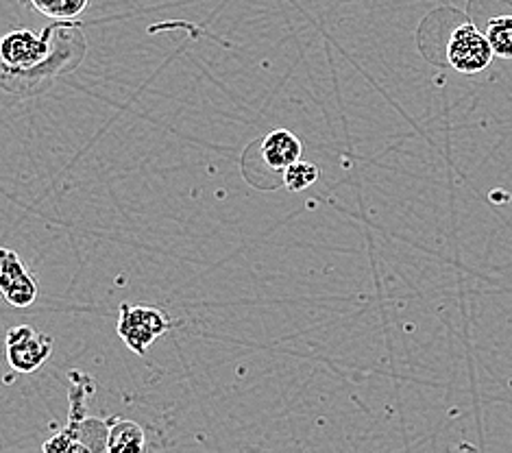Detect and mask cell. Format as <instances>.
<instances>
[{"label":"cell","instance_id":"obj_10","mask_svg":"<svg viewBox=\"0 0 512 453\" xmlns=\"http://www.w3.org/2000/svg\"><path fill=\"white\" fill-rule=\"evenodd\" d=\"M486 38L499 59H512V16H495L486 22Z\"/></svg>","mask_w":512,"mask_h":453},{"label":"cell","instance_id":"obj_7","mask_svg":"<svg viewBox=\"0 0 512 453\" xmlns=\"http://www.w3.org/2000/svg\"><path fill=\"white\" fill-rule=\"evenodd\" d=\"M301 140L286 129H277L262 140V159L264 164L277 170V173H284V170L301 159Z\"/></svg>","mask_w":512,"mask_h":453},{"label":"cell","instance_id":"obj_4","mask_svg":"<svg viewBox=\"0 0 512 453\" xmlns=\"http://www.w3.org/2000/svg\"><path fill=\"white\" fill-rule=\"evenodd\" d=\"M445 55L449 66L462 75H478L491 66L495 57L486 33L475 27L473 22H462L460 27L451 31Z\"/></svg>","mask_w":512,"mask_h":453},{"label":"cell","instance_id":"obj_2","mask_svg":"<svg viewBox=\"0 0 512 453\" xmlns=\"http://www.w3.org/2000/svg\"><path fill=\"white\" fill-rule=\"evenodd\" d=\"M70 414L68 425L59 430L51 440H46L42 449L46 453H90V451H107L109 438V421L90 419L88 416V397L94 393V384L90 377L81 373H70Z\"/></svg>","mask_w":512,"mask_h":453},{"label":"cell","instance_id":"obj_11","mask_svg":"<svg viewBox=\"0 0 512 453\" xmlns=\"http://www.w3.org/2000/svg\"><path fill=\"white\" fill-rule=\"evenodd\" d=\"M282 175H284V186L290 192H301V190L310 188L312 183L319 179L321 170H319V166H314L310 162H303V159H299V162L290 164Z\"/></svg>","mask_w":512,"mask_h":453},{"label":"cell","instance_id":"obj_1","mask_svg":"<svg viewBox=\"0 0 512 453\" xmlns=\"http://www.w3.org/2000/svg\"><path fill=\"white\" fill-rule=\"evenodd\" d=\"M88 51L81 22L59 20L42 31L18 29L0 44L3 88L16 96H35L55 79L75 70Z\"/></svg>","mask_w":512,"mask_h":453},{"label":"cell","instance_id":"obj_8","mask_svg":"<svg viewBox=\"0 0 512 453\" xmlns=\"http://www.w3.org/2000/svg\"><path fill=\"white\" fill-rule=\"evenodd\" d=\"M146 449V436L144 430L129 419H120L114 416L109 421V438H107V451L109 453H125V451H144Z\"/></svg>","mask_w":512,"mask_h":453},{"label":"cell","instance_id":"obj_3","mask_svg":"<svg viewBox=\"0 0 512 453\" xmlns=\"http://www.w3.org/2000/svg\"><path fill=\"white\" fill-rule=\"evenodd\" d=\"M170 327H173V321L164 310L149 308V305H120L118 336L136 355L149 353L153 342L162 338Z\"/></svg>","mask_w":512,"mask_h":453},{"label":"cell","instance_id":"obj_6","mask_svg":"<svg viewBox=\"0 0 512 453\" xmlns=\"http://www.w3.org/2000/svg\"><path fill=\"white\" fill-rule=\"evenodd\" d=\"M0 292L14 308H29L40 292L38 279L11 249L0 251Z\"/></svg>","mask_w":512,"mask_h":453},{"label":"cell","instance_id":"obj_9","mask_svg":"<svg viewBox=\"0 0 512 453\" xmlns=\"http://www.w3.org/2000/svg\"><path fill=\"white\" fill-rule=\"evenodd\" d=\"M20 5L33 11V14L59 22L77 20L92 5V0H20Z\"/></svg>","mask_w":512,"mask_h":453},{"label":"cell","instance_id":"obj_5","mask_svg":"<svg viewBox=\"0 0 512 453\" xmlns=\"http://www.w3.org/2000/svg\"><path fill=\"white\" fill-rule=\"evenodd\" d=\"M53 338L35 327L18 325L7 334V360L16 373H35L51 358Z\"/></svg>","mask_w":512,"mask_h":453}]
</instances>
